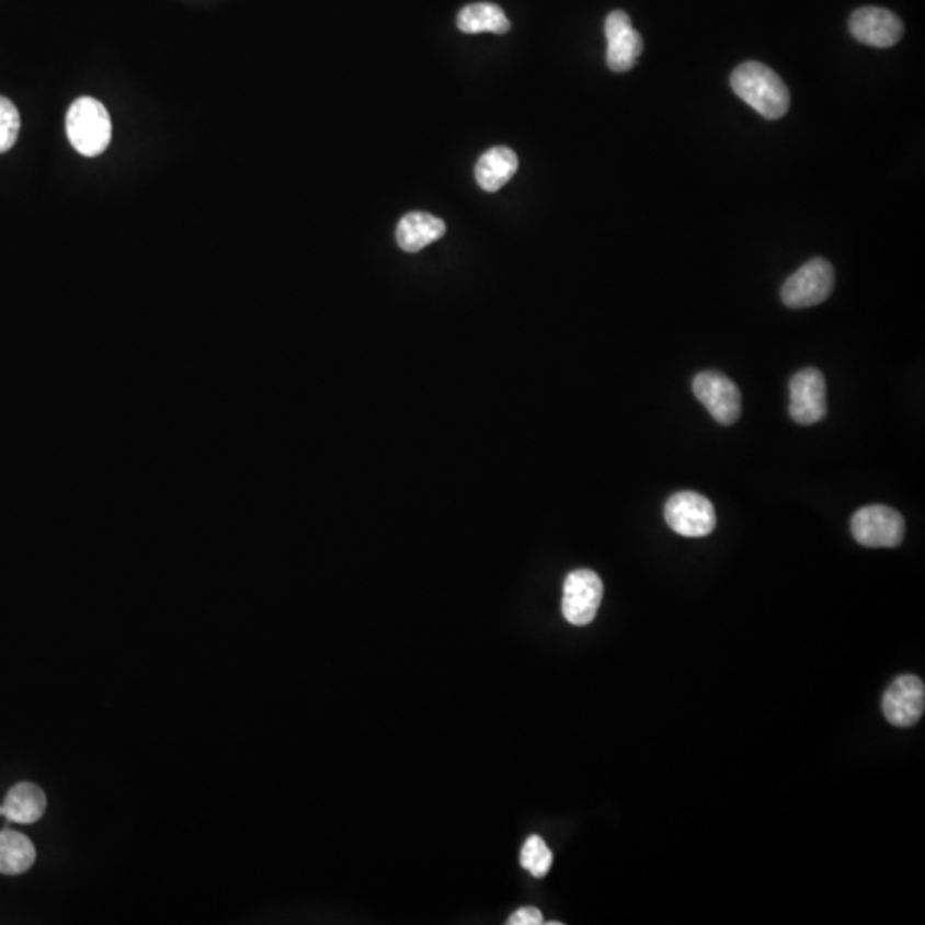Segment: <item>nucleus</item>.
Masks as SVG:
<instances>
[{
  "label": "nucleus",
  "instance_id": "obj_1",
  "mask_svg": "<svg viewBox=\"0 0 925 925\" xmlns=\"http://www.w3.org/2000/svg\"><path fill=\"white\" fill-rule=\"evenodd\" d=\"M730 87L739 99L768 121L784 117L790 106L788 88L765 64L754 60L741 64L730 76Z\"/></svg>",
  "mask_w": 925,
  "mask_h": 925
},
{
  "label": "nucleus",
  "instance_id": "obj_2",
  "mask_svg": "<svg viewBox=\"0 0 925 925\" xmlns=\"http://www.w3.org/2000/svg\"><path fill=\"white\" fill-rule=\"evenodd\" d=\"M66 130L67 138L79 155L99 157L111 145V115L99 100L84 96L76 100L67 112Z\"/></svg>",
  "mask_w": 925,
  "mask_h": 925
},
{
  "label": "nucleus",
  "instance_id": "obj_3",
  "mask_svg": "<svg viewBox=\"0 0 925 925\" xmlns=\"http://www.w3.org/2000/svg\"><path fill=\"white\" fill-rule=\"evenodd\" d=\"M835 287V271L826 260L815 258L793 273L781 287V300L790 309L823 304Z\"/></svg>",
  "mask_w": 925,
  "mask_h": 925
},
{
  "label": "nucleus",
  "instance_id": "obj_4",
  "mask_svg": "<svg viewBox=\"0 0 925 925\" xmlns=\"http://www.w3.org/2000/svg\"><path fill=\"white\" fill-rule=\"evenodd\" d=\"M852 535L860 546L893 549L905 537V519L898 511L881 504L863 507L852 518Z\"/></svg>",
  "mask_w": 925,
  "mask_h": 925
},
{
  "label": "nucleus",
  "instance_id": "obj_5",
  "mask_svg": "<svg viewBox=\"0 0 925 925\" xmlns=\"http://www.w3.org/2000/svg\"><path fill=\"white\" fill-rule=\"evenodd\" d=\"M665 522L672 532L683 537H706L717 526V513L705 495L696 492H677L665 504Z\"/></svg>",
  "mask_w": 925,
  "mask_h": 925
},
{
  "label": "nucleus",
  "instance_id": "obj_6",
  "mask_svg": "<svg viewBox=\"0 0 925 925\" xmlns=\"http://www.w3.org/2000/svg\"><path fill=\"white\" fill-rule=\"evenodd\" d=\"M694 397L705 404L718 424L732 425L742 412V397L729 377L713 370L698 374L693 380Z\"/></svg>",
  "mask_w": 925,
  "mask_h": 925
},
{
  "label": "nucleus",
  "instance_id": "obj_7",
  "mask_svg": "<svg viewBox=\"0 0 925 925\" xmlns=\"http://www.w3.org/2000/svg\"><path fill=\"white\" fill-rule=\"evenodd\" d=\"M604 596L601 576L590 569H578L566 578L562 614L573 626H589L595 619Z\"/></svg>",
  "mask_w": 925,
  "mask_h": 925
},
{
  "label": "nucleus",
  "instance_id": "obj_8",
  "mask_svg": "<svg viewBox=\"0 0 925 925\" xmlns=\"http://www.w3.org/2000/svg\"><path fill=\"white\" fill-rule=\"evenodd\" d=\"M788 410L800 425L818 424L826 416V380L820 370L808 367L792 377Z\"/></svg>",
  "mask_w": 925,
  "mask_h": 925
},
{
  "label": "nucleus",
  "instance_id": "obj_9",
  "mask_svg": "<svg viewBox=\"0 0 925 925\" xmlns=\"http://www.w3.org/2000/svg\"><path fill=\"white\" fill-rule=\"evenodd\" d=\"M925 710V686L917 675L894 678L882 698V711L894 727H912Z\"/></svg>",
  "mask_w": 925,
  "mask_h": 925
},
{
  "label": "nucleus",
  "instance_id": "obj_10",
  "mask_svg": "<svg viewBox=\"0 0 925 925\" xmlns=\"http://www.w3.org/2000/svg\"><path fill=\"white\" fill-rule=\"evenodd\" d=\"M607 38V66L614 72H628L643 54V38L632 28L631 18L624 11H614L605 20Z\"/></svg>",
  "mask_w": 925,
  "mask_h": 925
},
{
  "label": "nucleus",
  "instance_id": "obj_11",
  "mask_svg": "<svg viewBox=\"0 0 925 925\" xmlns=\"http://www.w3.org/2000/svg\"><path fill=\"white\" fill-rule=\"evenodd\" d=\"M852 35L860 44L876 48H890L903 36V23L894 12L882 8H860L848 23Z\"/></svg>",
  "mask_w": 925,
  "mask_h": 925
},
{
  "label": "nucleus",
  "instance_id": "obj_12",
  "mask_svg": "<svg viewBox=\"0 0 925 925\" xmlns=\"http://www.w3.org/2000/svg\"><path fill=\"white\" fill-rule=\"evenodd\" d=\"M519 161L513 149L495 146L489 149L475 165V179L487 193H495L504 187L518 172Z\"/></svg>",
  "mask_w": 925,
  "mask_h": 925
},
{
  "label": "nucleus",
  "instance_id": "obj_13",
  "mask_svg": "<svg viewBox=\"0 0 925 925\" xmlns=\"http://www.w3.org/2000/svg\"><path fill=\"white\" fill-rule=\"evenodd\" d=\"M446 233V224L429 213H408L397 228V242L404 252H419Z\"/></svg>",
  "mask_w": 925,
  "mask_h": 925
},
{
  "label": "nucleus",
  "instance_id": "obj_14",
  "mask_svg": "<svg viewBox=\"0 0 925 925\" xmlns=\"http://www.w3.org/2000/svg\"><path fill=\"white\" fill-rule=\"evenodd\" d=\"M47 809V797L44 790L35 784L14 785L5 797L4 804L0 806V815H4L12 823L32 824L44 815Z\"/></svg>",
  "mask_w": 925,
  "mask_h": 925
},
{
  "label": "nucleus",
  "instance_id": "obj_15",
  "mask_svg": "<svg viewBox=\"0 0 925 925\" xmlns=\"http://www.w3.org/2000/svg\"><path fill=\"white\" fill-rule=\"evenodd\" d=\"M458 28L468 35L477 33H495L504 35L510 32L511 23L506 12L491 2H479L462 8L458 14Z\"/></svg>",
  "mask_w": 925,
  "mask_h": 925
},
{
  "label": "nucleus",
  "instance_id": "obj_16",
  "mask_svg": "<svg viewBox=\"0 0 925 925\" xmlns=\"http://www.w3.org/2000/svg\"><path fill=\"white\" fill-rule=\"evenodd\" d=\"M35 845L28 836L4 830L0 832V875H23L35 864Z\"/></svg>",
  "mask_w": 925,
  "mask_h": 925
},
{
  "label": "nucleus",
  "instance_id": "obj_17",
  "mask_svg": "<svg viewBox=\"0 0 925 925\" xmlns=\"http://www.w3.org/2000/svg\"><path fill=\"white\" fill-rule=\"evenodd\" d=\"M519 863L534 878H546L552 867V852L540 836H529L523 845Z\"/></svg>",
  "mask_w": 925,
  "mask_h": 925
},
{
  "label": "nucleus",
  "instance_id": "obj_18",
  "mask_svg": "<svg viewBox=\"0 0 925 925\" xmlns=\"http://www.w3.org/2000/svg\"><path fill=\"white\" fill-rule=\"evenodd\" d=\"M21 117L11 100L0 96V153H5L20 138Z\"/></svg>",
  "mask_w": 925,
  "mask_h": 925
},
{
  "label": "nucleus",
  "instance_id": "obj_19",
  "mask_svg": "<svg viewBox=\"0 0 925 925\" xmlns=\"http://www.w3.org/2000/svg\"><path fill=\"white\" fill-rule=\"evenodd\" d=\"M544 924V915L535 906H523L518 912L511 915L507 925H540Z\"/></svg>",
  "mask_w": 925,
  "mask_h": 925
}]
</instances>
